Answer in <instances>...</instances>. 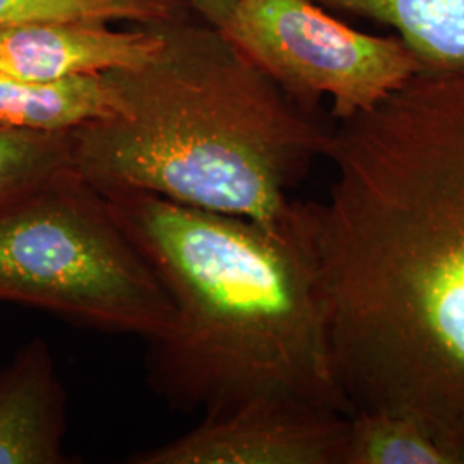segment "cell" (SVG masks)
Returning a JSON list of instances; mask_svg holds the SVG:
<instances>
[{"mask_svg":"<svg viewBox=\"0 0 464 464\" xmlns=\"http://www.w3.org/2000/svg\"><path fill=\"white\" fill-rule=\"evenodd\" d=\"M325 201H299L351 413L415 416L464 464V69L339 121Z\"/></svg>","mask_w":464,"mask_h":464,"instance_id":"cell-1","label":"cell"},{"mask_svg":"<svg viewBox=\"0 0 464 464\" xmlns=\"http://www.w3.org/2000/svg\"><path fill=\"white\" fill-rule=\"evenodd\" d=\"M103 193V191H102ZM166 289L147 381L181 413L293 398L351 415L332 370L315 260L299 218L277 226L138 191L103 193Z\"/></svg>","mask_w":464,"mask_h":464,"instance_id":"cell-2","label":"cell"},{"mask_svg":"<svg viewBox=\"0 0 464 464\" xmlns=\"http://www.w3.org/2000/svg\"><path fill=\"white\" fill-rule=\"evenodd\" d=\"M157 26L160 45L147 61L103 72L116 112L71 131L74 169L103 193L287 222L289 191L327 155L334 128L222 28L184 16Z\"/></svg>","mask_w":464,"mask_h":464,"instance_id":"cell-3","label":"cell"},{"mask_svg":"<svg viewBox=\"0 0 464 464\" xmlns=\"http://www.w3.org/2000/svg\"><path fill=\"white\" fill-rule=\"evenodd\" d=\"M0 303L147 341L174 318L109 199L74 167L0 205Z\"/></svg>","mask_w":464,"mask_h":464,"instance_id":"cell-4","label":"cell"},{"mask_svg":"<svg viewBox=\"0 0 464 464\" xmlns=\"http://www.w3.org/2000/svg\"><path fill=\"white\" fill-rule=\"evenodd\" d=\"M282 90L339 121L373 109L421 69L396 34L360 32L314 0H239L222 28Z\"/></svg>","mask_w":464,"mask_h":464,"instance_id":"cell-5","label":"cell"},{"mask_svg":"<svg viewBox=\"0 0 464 464\" xmlns=\"http://www.w3.org/2000/svg\"><path fill=\"white\" fill-rule=\"evenodd\" d=\"M348 415L293 398H256L160 448L138 452L131 464H344Z\"/></svg>","mask_w":464,"mask_h":464,"instance_id":"cell-6","label":"cell"},{"mask_svg":"<svg viewBox=\"0 0 464 464\" xmlns=\"http://www.w3.org/2000/svg\"><path fill=\"white\" fill-rule=\"evenodd\" d=\"M159 45L157 24L112 30L107 23L28 21L0 30V72L34 82L103 74L141 64Z\"/></svg>","mask_w":464,"mask_h":464,"instance_id":"cell-7","label":"cell"},{"mask_svg":"<svg viewBox=\"0 0 464 464\" xmlns=\"http://www.w3.org/2000/svg\"><path fill=\"white\" fill-rule=\"evenodd\" d=\"M66 389L50 344L34 337L0 368V464L72 463Z\"/></svg>","mask_w":464,"mask_h":464,"instance_id":"cell-8","label":"cell"},{"mask_svg":"<svg viewBox=\"0 0 464 464\" xmlns=\"http://www.w3.org/2000/svg\"><path fill=\"white\" fill-rule=\"evenodd\" d=\"M116 93L105 74L34 82L0 72V124L40 131L67 133L111 117Z\"/></svg>","mask_w":464,"mask_h":464,"instance_id":"cell-9","label":"cell"},{"mask_svg":"<svg viewBox=\"0 0 464 464\" xmlns=\"http://www.w3.org/2000/svg\"><path fill=\"white\" fill-rule=\"evenodd\" d=\"M327 11L385 24L421 69H464V0H314Z\"/></svg>","mask_w":464,"mask_h":464,"instance_id":"cell-10","label":"cell"},{"mask_svg":"<svg viewBox=\"0 0 464 464\" xmlns=\"http://www.w3.org/2000/svg\"><path fill=\"white\" fill-rule=\"evenodd\" d=\"M344 464L463 463L415 416L391 410H360L348 416Z\"/></svg>","mask_w":464,"mask_h":464,"instance_id":"cell-11","label":"cell"},{"mask_svg":"<svg viewBox=\"0 0 464 464\" xmlns=\"http://www.w3.org/2000/svg\"><path fill=\"white\" fill-rule=\"evenodd\" d=\"M183 0H0V30L28 21L159 24L184 16Z\"/></svg>","mask_w":464,"mask_h":464,"instance_id":"cell-12","label":"cell"},{"mask_svg":"<svg viewBox=\"0 0 464 464\" xmlns=\"http://www.w3.org/2000/svg\"><path fill=\"white\" fill-rule=\"evenodd\" d=\"M67 133H40L0 124V205L72 169Z\"/></svg>","mask_w":464,"mask_h":464,"instance_id":"cell-13","label":"cell"},{"mask_svg":"<svg viewBox=\"0 0 464 464\" xmlns=\"http://www.w3.org/2000/svg\"><path fill=\"white\" fill-rule=\"evenodd\" d=\"M183 2L197 16L216 24L218 28H224V24L231 17L232 11L239 0H183Z\"/></svg>","mask_w":464,"mask_h":464,"instance_id":"cell-14","label":"cell"}]
</instances>
